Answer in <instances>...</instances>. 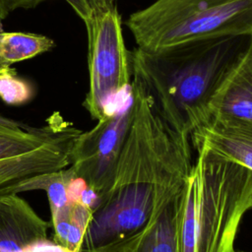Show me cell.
Masks as SVG:
<instances>
[{
	"instance_id": "30bf717a",
	"label": "cell",
	"mask_w": 252,
	"mask_h": 252,
	"mask_svg": "<svg viewBox=\"0 0 252 252\" xmlns=\"http://www.w3.org/2000/svg\"><path fill=\"white\" fill-rule=\"evenodd\" d=\"M193 147H205L252 171V122L211 118L191 135Z\"/></svg>"
},
{
	"instance_id": "277c9868",
	"label": "cell",
	"mask_w": 252,
	"mask_h": 252,
	"mask_svg": "<svg viewBox=\"0 0 252 252\" xmlns=\"http://www.w3.org/2000/svg\"><path fill=\"white\" fill-rule=\"evenodd\" d=\"M137 47L158 51L206 38L252 35V0H156L126 22Z\"/></svg>"
},
{
	"instance_id": "4fadbf2b",
	"label": "cell",
	"mask_w": 252,
	"mask_h": 252,
	"mask_svg": "<svg viewBox=\"0 0 252 252\" xmlns=\"http://www.w3.org/2000/svg\"><path fill=\"white\" fill-rule=\"evenodd\" d=\"M66 121L54 113L47 125L41 128H11L0 125V159L30 153L55 137Z\"/></svg>"
},
{
	"instance_id": "2e32d148",
	"label": "cell",
	"mask_w": 252,
	"mask_h": 252,
	"mask_svg": "<svg viewBox=\"0 0 252 252\" xmlns=\"http://www.w3.org/2000/svg\"><path fill=\"white\" fill-rule=\"evenodd\" d=\"M85 22L97 9L114 4V0H65Z\"/></svg>"
},
{
	"instance_id": "52a82bcc",
	"label": "cell",
	"mask_w": 252,
	"mask_h": 252,
	"mask_svg": "<svg viewBox=\"0 0 252 252\" xmlns=\"http://www.w3.org/2000/svg\"><path fill=\"white\" fill-rule=\"evenodd\" d=\"M81 132L66 122L55 137L37 149L0 159V188L33 174L69 166L72 147Z\"/></svg>"
},
{
	"instance_id": "9a60e30c",
	"label": "cell",
	"mask_w": 252,
	"mask_h": 252,
	"mask_svg": "<svg viewBox=\"0 0 252 252\" xmlns=\"http://www.w3.org/2000/svg\"><path fill=\"white\" fill-rule=\"evenodd\" d=\"M33 91L29 82L17 76L16 70L0 75V98L9 105H22L30 101Z\"/></svg>"
},
{
	"instance_id": "44dd1931",
	"label": "cell",
	"mask_w": 252,
	"mask_h": 252,
	"mask_svg": "<svg viewBox=\"0 0 252 252\" xmlns=\"http://www.w3.org/2000/svg\"><path fill=\"white\" fill-rule=\"evenodd\" d=\"M11 69V67H4V66H0V75L4 74L5 72L9 71Z\"/></svg>"
},
{
	"instance_id": "ffe728a7",
	"label": "cell",
	"mask_w": 252,
	"mask_h": 252,
	"mask_svg": "<svg viewBox=\"0 0 252 252\" xmlns=\"http://www.w3.org/2000/svg\"><path fill=\"white\" fill-rule=\"evenodd\" d=\"M12 12L10 6L6 0H0V32H3V21L9 16Z\"/></svg>"
},
{
	"instance_id": "8fae6325",
	"label": "cell",
	"mask_w": 252,
	"mask_h": 252,
	"mask_svg": "<svg viewBox=\"0 0 252 252\" xmlns=\"http://www.w3.org/2000/svg\"><path fill=\"white\" fill-rule=\"evenodd\" d=\"M210 119L252 122V46L214 94Z\"/></svg>"
},
{
	"instance_id": "e0dca14e",
	"label": "cell",
	"mask_w": 252,
	"mask_h": 252,
	"mask_svg": "<svg viewBox=\"0 0 252 252\" xmlns=\"http://www.w3.org/2000/svg\"><path fill=\"white\" fill-rule=\"evenodd\" d=\"M29 252H74V251L46 238L34 243Z\"/></svg>"
},
{
	"instance_id": "7a4b0ae2",
	"label": "cell",
	"mask_w": 252,
	"mask_h": 252,
	"mask_svg": "<svg viewBox=\"0 0 252 252\" xmlns=\"http://www.w3.org/2000/svg\"><path fill=\"white\" fill-rule=\"evenodd\" d=\"M251 46L252 35H228L158 51L136 47L129 54L131 73L168 126L190 139L209 121L214 94Z\"/></svg>"
},
{
	"instance_id": "ac0fdd59",
	"label": "cell",
	"mask_w": 252,
	"mask_h": 252,
	"mask_svg": "<svg viewBox=\"0 0 252 252\" xmlns=\"http://www.w3.org/2000/svg\"><path fill=\"white\" fill-rule=\"evenodd\" d=\"M11 10L14 11L16 9H32L36 7L37 5L50 0H6Z\"/></svg>"
},
{
	"instance_id": "7c38bea8",
	"label": "cell",
	"mask_w": 252,
	"mask_h": 252,
	"mask_svg": "<svg viewBox=\"0 0 252 252\" xmlns=\"http://www.w3.org/2000/svg\"><path fill=\"white\" fill-rule=\"evenodd\" d=\"M76 176L70 166L33 174L0 188V194H18L32 190H44L49 202L50 213L54 214L70 202L68 185Z\"/></svg>"
},
{
	"instance_id": "ba28073f",
	"label": "cell",
	"mask_w": 252,
	"mask_h": 252,
	"mask_svg": "<svg viewBox=\"0 0 252 252\" xmlns=\"http://www.w3.org/2000/svg\"><path fill=\"white\" fill-rule=\"evenodd\" d=\"M183 187L184 184L159 202L149 222L139 232L104 252H179L178 220Z\"/></svg>"
},
{
	"instance_id": "3957f363",
	"label": "cell",
	"mask_w": 252,
	"mask_h": 252,
	"mask_svg": "<svg viewBox=\"0 0 252 252\" xmlns=\"http://www.w3.org/2000/svg\"><path fill=\"white\" fill-rule=\"evenodd\" d=\"M183 187L179 252H234L244 215L252 209V171L205 147Z\"/></svg>"
},
{
	"instance_id": "5bb4252c",
	"label": "cell",
	"mask_w": 252,
	"mask_h": 252,
	"mask_svg": "<svg viewBox=\"0 0 252 252\" xmlns=\"http://www.w3.org/2000/svg\"><path fill=\"white\" fill-rule=\"evenodd\" d=\"M54 41L45 35L32 32H0V66L11 67L33 58L54 47Z\"/></svg>"
},
{
	"instance_id": "d6986e66",
	"label": "cell",
	"mask_w": 252,
	"mask_h": 252,
	"mask_svg": "<svg viewBox=\"0 0 252 252\" xmlns=\"http://www.w3.org/2000/svg\"><path fill=\"white\" fill-rule=\"evenodd\" d=\"M0 125H4V126H7V127H11V128L31 129V127H29L25 123H22V122H19V121H15L13 119L7 118V117L2 116V115H0Z\"/></svg>"
},
{
	"instance_id": "7402d4cb",
	"label": "cell",
	"mask_w": 252,
	"mask_h": 252,
	"mask_svg": "<svg viewBox=\"0 0 252 252\" xmlns=\"http://www.w3.org/2000/svg\"><path fill=\"white\" fill-rule=\"evenodd\" d=\"M234 252H248V251H237V250H235Z\"/></svg>"
},
{
	"instance_id": "9c48e42d",
	"label": "cell",
	"mask_w": 252,
	"mask_h": 252,
	"mask_svg": "<svg viewBox=\"0 0 252 252\" xmlns=\"http://www.w3.org/2000/svg\"><path fill=\"white\" fill-rule=\"evenodd\" d=\"M50 225L18 194H0V252H29Z\"/></svg>"
},
{
	"instance_id": "8992f818",
	"label": "cell",
	"mask_w": 252,
	"mask_h": 252,
	"mask_svg": "<svg viewBox=\"0 0 252 252\" xmlns=\"http://www.w3.org/2000/svg\"><path fill=\"white\" fill-rule=\"evenodd\" d=\"M133 115L134 103L129 89L91 130L81 132L72 147L69 166L98 198L112 183Z\"/></svg>"
},
{
	"instance_id": "5b68a950",
	"label": "cell",
	"mask_w": 252,
	"mask_h": 252,
	"mask_svg": "<svg viewBox=\"0 0 252 252\" xmlns=\"http://www.w3.org/2000/svg\"><path fill=\"white\" fill-rule=\"evenodd\" d=\"M90 85L83 105L93 119L103 117L129 90L131 67L115 4L95 10L85 22Z\"/></svg>"
},
{
	"instance_id": "6da1fadb",
	"label": "cell",
	"mask_w": 252,
	"mask_h": 252,
	"mask_svg": "<svg viewBox=\"0 0 252 252\" xmlns=\"http://www.w3.org/2000/svg\"><path fill=\"white\" fill-rule=\"evenodd\" d=\"M133 119L109 189L99 198L79 252H104L139 232L159 202L191 170L190 139L162 119L136 78L130 85Z\"/></svg>"
}]
</instances>
